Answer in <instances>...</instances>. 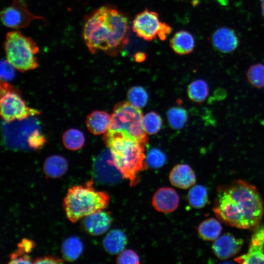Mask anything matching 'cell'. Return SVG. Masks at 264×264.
Listing matches in <instances>:
<instances>
[{
  "label": "cell",
  "instance_id": "cell-1",
  "mask_svg": "<svg viewBox=\"0 0 264 264\" xmlns=\"http://www.w3.org/2000/svg\"><path fill=\"white\" fill-rule=\"evenodd\" d=\"M213 210L225 224L250 230L260 224L264 212L256 188L241 179L218 187Z\"/></svg>",
  "mask_w": 264,
  "mask_h": 264
},
{
  "label": "cell",
  "instance_id": "cell-2",
  "mask_svg": "<svg viewBox=\"0 0 264 264\" xmlns=\"http://www.w3.org/2000/svg\"><path fill=\"white\" fill-rule=\"evenodd\" d=\"M129 22L126 14L110 6L98 8L86 21L83 38L91 53L103 51L114 55L129 41Z\"/></svg>",
  "mask_w": 264,
  "mask_h": 264
},
{
  "label": "cell",
  "instance_id": "cell-3",
  "mask_svg": "<svg viewBox=\"0 0 264 264\" xmlns=\"http://www.w3.org/2000/svg\"><path fill=\"white\" fill-rule=\"evenodd\" d=\"M104 139L123 178L129 181L130 186L137 185L140 172L147 168L146 144L122 131L109 130Z\"/></svg>",
  "mask_w": 264,
  "mask_h": 264
},
{
  "label": "cell",
  "instance_id": "cell-4",
  "mask_svg": "<svg viewBox=\"0 0 264 264\" xmlns=\"http://www.w3.org/2000/svg\"><path fill=\"white\" fill-rule=\"evenodd\" d=\"M92 179L83 185L73 186L64 199V208L67 219L72 222L106 208L110 202L109 194L96 191Z\"/></svg>",
  "mask_w": 264,
  "mask_h": 264
},
{
  "label": "cell",
  "instance_id": "cell-5",
  "mask_svg": "<svg viewBox=\"0 0 264 264\" xmlns=\"http://www.w3.org/2000/svg\"><path fill=\"white\" fill-rule=\"evenodd\" d=\"M4 49L7 60L16 69L23 71L38 67L36 55L39 48L32 38L20 31H12L6 34Z\"/></svg>",
  "mask_w": 264,
  "mask_h": 264
},
{
  "label": "cell",
  "instance_id": "cell-6",
  "mask_svg": "<svg viewBox=\"0 0 264 264\" xmlns=\"http://www.w3.org/2000/svg\"><path fill=\"white\" fill-rule=\"evenodd\" d=\"M109 130L124 131L144 144L147 142L142 112L129 102H122L114 107Z\"/></svg>",
  "mask_w": 264,
  "mask_h": 264
},
{
  "label": "cell",
  "instance_id": "cell-7",
  "mask_svg": "<svg viewBox=\"0 0 264 264\" xmlns=\"http://www.w3.org/2000/svg\"><path fill=\"white\" fill-rule=\"evenodd\" d=\"M0 89V114L6 122L22 120L39 114L38 110L27 107L19 94L7 83L1 84Z\"/></svg>",
  "mask_w": 264,
  "mask_h": 264
},
{
  "label": "cell",
  "instance_id": "cell-8",
  "mask_svg": "<svg viewBox=\"0 0 264 264\" xmlns=\"http://www.w3.org/2000/svg\"><path fill=\"white\" fill-rule=\"evenodd\" d=\"M43 19L42 17L31 13L23 0H12L11 4L0 13V20L2 24L12 28H25L33 20Z\"/></svg>",
  "mask_w": 264,
  "mask_h": 264
},
{
  "label": "cell",
  "instance_id": "cell-9",
  "mask_svg": "<svg viewBox=\"0 0 264 264\" xmlns=\"http://www.w3.org/2000/svg\"><path fill=\"white\" fill-rule=\"evenodd\" d=\"M163 23L156 12L145 9L134 17L132 29L138 37L152 41L158 37Z\"/></svg>",
  "mask_w": 264,
  "mask_h": 264
},
{
  "label": "cell",
  "instance_id": "cell-10",
  "mask_svg": "<svg viewBox=\"0 0 264 264\" xmlns=\"http://www.w3.org/2000/svg\"><path fill=\"white\" fill-rule=\"evenodd\" d=\"M93 171L95 179L104 184L114 185L124 178L116 166L109 149L103 151L96 157L93 163Z\"/></svg>",
  "mask_w": 264,
  "mask_h": 264
},
{
  "label": "cell",
  "instance_id": "cell-11",
  "mask_svg": "<svg viewBox=\"0 0 264 264\" xmlns=\"http://www.w3.org/2000/svg\"><path fill=\"white\" fill-rule=\"evenodd\" d=\"M234 260L239 264H264V225L254 229L247 252Z\"/></svg>",
  "mask_w": 264,
  "mask_h": 264
},
{
  "label": "cell",
  "instance_id": "cell-12",
  "mask_svg": "<svg viewBox=\"0 0 264 264\" xmlns=\"http://www.w3.org/2000/svg\"><path fill=\"white\" fill-rule=\"evenodd\" d=\"M211 41L214 48L222 53L234 51L240 44V38L236 32L227 27H220L215 30Z\"/></svg>",
  "mask_w": 264,
  "mask_h": 264
},
{
  "label": "cell",
  "instance_id": "cell-13",
  "mask_svg": "<svg viewBox=\"0 0 264 264\" xmlns=\"http://www.w3.org/2000/svg\"><path fill=\"white\" fill-rule=\"evenodd\" d=\"M243 240L238 239L229 233H226L217 239L212 245L215 255L225 260L236 255L241 250Z\"/></svg>",
  "mask_w": 264,
  "mask_h": 264
},
{
  "label": "cell",
  "instance_id": "cell-14",
  "mask_svg": "<svg viewBox=\"0 0 264 264\" xmlns=\"http://www.w3.org/2000/svg\"><path fill=\"white\" fill-rule=\"evenodd\" d=\"M179 202L177 193L171 187H161L154 193L152 198L154 208L159 212L171 213L177 209Z\"/></svg>",
  "mask_w": 264,
  "mask_h": 264
},
{
  "label": "cell",
  "instance_id": "cell-15",
  "mask_svg": "<svg viewBox=\"0 0 264 264\" xmlns=\"http://www.w3.org/2000/svg\"><path fill=\"white\" fill-rule=\"evenodd\" d=\"M112 221L110 212L101 210L86 216L82 225L86 232L92 236H98L109 229Z\"/></svg>",
  "mask_w": 264,
  "mask_h": 264
},
{
  "label": "cell",
  "instance_id": "cell-16",
  "mask_svg": "<svg viewBox=\"0 0 264 264\" xmlns=\"http://www.w3.org/2000/svg\"><path fill=\"white\" fill-rule=\"evenodd\" d=\"M169 179L172 185L182 189L189 188L196 181L193 170L185 164H180L174 167L170 173Z\"/></svg>",
  "mask_w": 264,
  "mask_h": 264
},
{
  "label": "cell",
  "instance_id": "cell-17",
  "mask_svg": "<svg viewBox=\"0 0 264 264\" xmlns=\"http://www.w3.org/2000/svg\"><path fill=\"white\" fill-rule=\"evenodd\" d=\"M170 45L176 53L186 55L194 50L195 41L192 34L189 31L180 30L176 32L171 39Z\"/></svg>",
  "mask_w": 264,
  "mask_h": 264
},
{
  "label": "cell",
  "instance_id": "cell-18",
  "mask_svg": "<svg viewBox=\"0 0 264 264\" xmlns=\"http://www.w3.org/2000/svg\"><path fill=\"white\" fill-rule=\"evenodd\" d=\"M111 115L107 112L96 110L92 112L87 117L86 125L89 131L94 135L107 132L110 128Z\"/></svg>",
  "mask_w": 264,
  "mask_h": 264
},
{
  "label": "cell",
  "instance_id": "cell-19",
  "mask_svg": "<svg viewBox=\"0 0 264 264\" xmlns=\"http://www.w3.org/2000/svg\"><path fill=\"white\" fill-rule=\"evenodd\" d=\"M127 243V236L120 229L110 231L103 240L105 250L109 254L115 255L122 252Z\"/></svg>",
  "mask_w": 264,
  "mask_h": 264
},
{
  "label": "cell",
  "instance_id": "cell-20",
  "mask_svg": "<svg viewBox=\"0 0 264 264\" xmlns=\"http://www.w3.org/2000/svg\"><path fill=\"white\" fill-rule=\"evenodd\" d=\"M68 163L66 160L59 155H52L47 157L43 165L45 175L51 178H58L66 172Z\"/></svg>",
  "mask_w": 264,
  "mask_h": 264
},
{
  "label": "cell",
  "instance_id": "cell-21",
  "mask_svg": "<svg viewBox=\"0 0 264 264\" xmlns=\"http://www.w3.org/2000/svg\"><path fill=\"white\" fill-rule=\"evenodd\" d=\"M222 227L218 220L209 218L204 220L198 226V232L201 238L205 241H214L218 238Z\"/></svg>",
  "mask_w": 264,
  "mask_h": 264
},
{
  "label": "cell",
  "instance_id": "cell-22",
  "mask_svg": "<svg viewBox=\"0 0 264 264\" xmlns=\"http://www.w3.org/2000/svg\"><path fill=\"white\" fill-rule=\"evenodd\" d=\"M83 250V244L77 237L66 238L62 245V253L66 260L73 262L81 255Z\"/></svg>",
  "mask_w": 264,
  "mask_h": 264
},
{
  "label": "cell",
  "instance_id": "cell-23",
  "mask_svg": "<svg viewBox=\"0 0 264 264\" xmlns=\"http://www.w3.org/2000/svg\"><path fill=\"white\" fill-rule=\"evenodd\" d=\"M209 87L207 82L202 79L192 81L188 86L187 93L193 101L200 103L204 102L209 94Z\"/></svg>",
  "mask_w": 264,
  "mask_h": 264
},
{
  "label": "cell",
  "instance_id": "cell-24",
  "mask_svg": "<svg viewBox=\"0 0 264 264\" xmlns=\"http://www.w3.org/2000/svg\"><path fill=\"white\" fill-rule=\"evenodd\" d=\"M187 199L189 204L193 208H203L209 201L207 189L201 185L192 187L188 193Z\"/></svg>",
  "mask_w": 264,
  "mask_h": 264
},
{
  "label": "cell",
  "instance_id": "cell-25",
  "mask_svg": "<svg viewBox=\"0 0 264 264\" xmlns=\"http://www.w3.org/2000/svg\"><path fill=\"white\" fill-rule=\"evenodd\" d=\"M63 143L65 147L71 151H76L81 148L85 141L83 133L76 129H70L63 134Z\"/></svg>",
  "mask_w": 264,
  "mask_h": 264
},
{
  "label": "cell",
  "instance_id": "cell-26",
  "mask_svg": "<svg viewBox=\"0 0 264 264\" xmlns=\"http://www.w3.org/2000/svg\"><path fill=\"white\" fill-rule=\"evenodd\" d=\"M167 115L170 126L176 130L183 128L188 120L187 111L180 107H174L169 109Z\"/></svg>",
  "mask_w": 264,
  "mask_h": 264
},
{
  "label": "cell",
  "instance_id": "cell-27",
  "mask_svg": "<svg viewBox=\"0 0 264 264\" xmlns=\"http://www.w3.org/2000/svg\"><path fill=\"white\" fill-rule=\"evenodd\" d=\"M246 78L254 87L264 88V64L258 63L251 66L247 71Z\"/></svg>",
  "mask_w": 264,
  "mask_h": 264
},
{
  "label": "cell",
  "instance_id": "cell-28",
  "mask_svg": "<svg viewBox=\"0 0 264 264\" xmlns=\"http://www.w3.org/2000/svg\"><path fill=\"white\" fill-rule=\"evenodd\" d=\"M129 102L137 108L144 107L148 101V94L146 90L140 86L131 88L128 92Z\"/></svg>",
  "mask_w": 264,
  "mask_h": 264
},
{
  "label": "cell",
  "instance_id": "cell-29",
  "mask_svg": "<svg viewBox=\"0 0 264 264\" xmlns=\"http://www.w3.org/2000/svg\"><path fill=\"white\" fill-rule=\"evenodd\" d=\"M162 125L161 116L156 112L150 111L143 116V127L145 132L148 134L158 132Z\"/></svg>",
  "mask_w": 264,
  "mask_h": 264
},
{
  "label": "cell",
  "instance_id": "cell-30",
  "mask_svg": "<svg viewBox=\"0 0 264 264\" xmlns=\"http://www.w3.org/2000/svg\"><path fill=\"white\" fill-rule=\"evenodd\" d=\"M166 160L164 153L157 148L150 150L146 157V164L151 168L155 169L163 166Z\"/></svg>",
  "mask_w": 264,
  "mask_h": 264
},
{
  "label": "cell",
  "instance_id": "cell-31",
  "mask_svg": "<svg viewBox=\"0 0 264 264\" xmlns=\"http://www.w3.org/2000/svg\"><path fill=\"white\" fill-rule=\"evenodd\" d=\"M116 263L119 264H138L140 258L138 254L131 249L123 250L116 258Z\"/></svg>",
  "mask_w": 264,
  "mask_h": 264
},
{
  "label": "cell",
  "instance_id": "cell-32",
  "mask_svg": "<svg viewBox=\"0 0 264 264\" xmlns=\"http://www.w3.org/2000/svg\"><path fill=\"white\" fill-rule=\"evenodd\" d=\"M27 142L30 148L39 149L43 146L45 143V138L39 131L36 129L29 135Z\"/></svg>",
  "mask_w": 264,
  "mask_h": 264
},
{
  "label": "cell",
  "instance_id": "cell-33",
  "mask_svg": "<svg viewBox=\"0 0 264 264\" xmlns=\"http://www.w3.org/2000/svg\"><path fill=\"white\" fill-rule=\"evenodd\" d=\"M15 67L6 60H2L0 64V77L4 80H10L15 76Z\"/></svg>",
  "mask_w": 264,
  "mask_h": 264
},
{
  "label": "cell",
  "instance_id": "cell-34",
  "mask_svg": "<svg viewBox=\"0 0 264 264\" xmlns=\"http://www.w3.org/2000/svg\"><path fill=\"white\" fill-rule=\"evenodd\" d=\"M9 264H32L33 262L27 254H20L16 251L10 255Z\"/></svg>",
  "mask_w": 264,
  "mask_h": 264
},
{
  "label": "cell",
  "instance_id": "cell-35",
  "mask_svg": "<svg viewBox=\"0 0 264 264\" xmlns=\"http://www.w3.org/2000/svg\"><path fill=\"white\" fill-rule=\"evenodd\" d=\"M35 246L34 242L28 239H22L18 244V248L16 252L22 254H27L30 253Z\"/></svg>",
  "mask_w": 264,
  "mask_h": 264
},
{
  "label": "cell",
  "instance_id": "cell-36",
  "mask_svg": "<svg viewBox=\"0 0 264 264\" xmlns=\"http://www.w3.org/2000/svg\"><path fill=\"white\" fill-rule=\"evenodd\" d=\"M64 262L61 259L54 256H45L36 258L34 264H62Z\"/></svg>",
  "mask_w": 264,
  "mask_h": 264
},
{
  "label": "cell",
  "instance_id": "cell-37",
  "mask_svg": "<svg viewBox=\"0 0 264 264\" xmlns=\"http://www.w3.org/2000/svg\"><path fill=\"white\" fill-rule=\"evenodd\" d=\"M132 57L133 60L135 62L138 63H141L142 62H144L146 60L147 58V55L145 52L142 51H139L135 52L132 55Z\"/></svg>",
  "mask_w": 264,
  "mask_h": 264
},
{
  "label": "cell",
  "instance_id": "cell-38",
  "mask_svg": "<svg viewBox=\"0 0 264 264\" xmlns=\"http://www.w3.org/2000/svg\"><path fill=\"white\" fill-rule=\"evenodd\" d=\"M214 96L215 100H222L226 97V92L223 88H219L215 90Z\"/></svg>",
  "mask_w": 264,
  "mask_h": 264
},
{
  "label": "cell",
  "instance_id": "cell-39",
  "mask_svg": "<svg viewBox=\"0 0 264 264\" xmlns=\"http://www.w3.org/2000/svg\"><path fill=\"white\" fill-rule=\"evenodd\" d=\"M261 4L262 14L264 17V0H261Z\"/></svg>",
  "mask_w": 264,
  "mask_h": 264
}]
</instances>
